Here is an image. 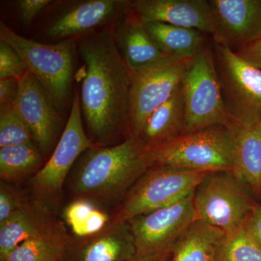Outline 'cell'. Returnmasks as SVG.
Wrapping results in <instances>:
<instances>
[{
    "mask_svg": "<svg viewBox=\"0 0 261 261\" xmlns=\"http://www.w3.org/2000/svg\"><path fill=\"white\" fill-rule=\"evenodd\" d=\"M113 25L76 39L84 61L81 111L89 138L101 147L130 137L132 73L117 47Z\"/></svg>",
    "mask_w": 261,
    "mask_h": 261,
    "instance_id": "1",
    "label": "cell"
},
{
    "mask_svg": "<svg viewBox=\"0 0 261 261\" xmlns=\"http://www.w3.org/2000/svg\"><path fill=\"white\" fill-rule=\"evenodd\" d=\"M74 166L70 187L75 198L89 199L103 207L123 200L150 168L132 137L118 145L87 149Z\"/></svg>",
    "mask_w": 261,
    "mask_h": 261,
    "instance_id": "2",
    "label": "cell"
},
{
    "mask_svg": "<svg viewBox=\"0 0 261 261\" xmlns=\"http://www.w3.org/2000/svg\"><path fill=\"white\" fill-rule=\"evenodd\" d=\"M233 127L214 125L185 134L166 145L143 152L144 159L149 167L163 166L203 173L235 172Z\"/></svg>",
    "mask_w": 261,
    "mask_h": 261,
    "instance_id": "3",
    "label": "cell"
},
{
    "mask_svg": "<svg viewBox=\"0 0 261 261\" xmlns=\"http://www.w3.org/2000/svg\"><path fill=\"white\" fill-rule=\"evenodd\" d=\"M0 39L18 51L58 111L63 112L71 97L76 39L44 44L19 35L3 21L0 22Z\"/></svg>",
    "mask_w": 261,
    "mask_h": 261,
    "instance_id": "4",
    "label": "cell"
},
{
    "mask_svg": "<svg viewBox=\"0 0 261 261\" xmlns=\"http://www.w3.org/2000/svg\"><path fill=\"white\" fill-rule=\"evenodd\" d=\"M181 85L186 113L184 135L214 125H234L225 108L213 48L206 44L189 61Z\"/></svg>",
    "mask_w": 261,
    "mask_h": 261,
    "instance_id": "5",
    "label": "cell"
},
{
    "mask_svg": "<svg viewBox=\"0 0 261 261\" xmlns=\"http://www.w3.org/2000/svg\"><path fill=\"white\" fill-rule=\"evenodd\" d=\"M244 183L232 171L207 173L194 192L197 220L225 234L246 224L255 207Z\"/></svg>",
    "mask_w": 261,
    "mask_h": 261,
    "instance_id": "6",
    "label": "cell"
},
{
    "mask_svg": "<svg viewBox=\"0 0 261 261\" xmlns=\"http://www.w3.org/2000/svg\"><path fill=\"white\" fill-rule=\"evenodd\" d=\"M215 63L228 116L235 125L261 122V70L226 46L214 42Z\"/></svg>",
    "mask_w": 261,
    "mask_h": 261,
    "instance_id": "7",
    "label": "cell"
},
{
    "mask_svg": "<svg viewBox=\"0 0 261 261\" xmlns=\"http://www.w3.org/2000/svg\"><path fill=\"white\" fill-rule=\"evenodd\" d=\"M207 173L163 166L150 167L125 196L111 221H128L172 205L195 192Z\"/></svg>",
    "mask_w": 261,
    "mask_h": 261,
    "instance_id": "8",
    "label": "cell"
},
{
    "mask_svg": "<svg viewBox=\"0 0 261 261\" xmlns=\"http://www.w3.org/2000/svg\"><path fill=\"white\" fill-rule=\"evenodd\" d=\"M92 143L84 130L80 94L75 91L61 138L42 169L30 180L36 200L55 211L59 207L65 179L76 161Z\"/></svg>",
    "mask_w": 261,
    "mask_h": 261,
    "instance_id": "9",
    "label": "cell"
},
{
    "mask_svg": "<svg viewBox=\"0 0 261 261\" xmlns=\"http://www.w3.org/2000/svg\"><path fill=\"white\" fill-rule=\"evenodd\" d=\"M190 60L169 58L132 73L130 137L137 138L151 115L172 97Z\"/></svg>",
    "mask_w": 261,
    "mask_h": 261,
    "instance_id": "10",
    "label": "cell"
},
{
    "mask_svg": "<svg viewBox=\"0 0 261 261\" xmlns=\"http://www.w3.org/2000/svg\"><path fill=\"white\" fill-rule=\"evenodd\" d=\"M195 221L194 192L172 205L129 220L127 222L133 235L136 255L169 251Z\"/></svg>",
    "mask_w": 261,
    "mask_h": 261,
    "instance_id": "11",
    "label": "cell"
},
{
    "mask_svg": "<svg viewBox=\"0 0 261 261\" xmlns=\"http://www.w3.org/2000/svg\"><path fill=\"white\" fill-rule=\"evenodd\" d=\"M14 108L32 132L34 143L48 160L64 130L63 120L46 89L29 69L19 80Z\"/></svg>",
    "mask_w": 261,
    "mask_h": 261,
    "instance_id": "12",
    "label": "cell"
},
{
    "mask_svg": "<svg viewBox=\"0 0 261 261\" xmlns=\"http://www.w3.org/2000/svg\"><path fill=\"white\" fill-rule=\"evenodd\" d=\"M128 4L123 0L72 2L49 23L46 35L59 42L78 39L116 23L128 11Z\"/></svg>",
    "mask_w": 261,
    "mask_h": 261,
    "instance_id": "13",
    "label": "cell"
},
{
    "mask_svg": "<svg viewBox=\"0 0 261 261\" xmlns=\"http://www.w3.org/2000/svg\"><path fill=\"white\" fill-rule=\"evenodd\" d=\"M214 42L234 51L261 37V0H209Z\"/></svg>",
    "mask_w": 261,
    "mask_h": 261,
    "instance_id": "14",
    "label": "cell"
},
{
    "mask_svg": "<svg viewBox=\"0 0 261 261\" xmlns=\"http://www.w3.org/2000/svg\"><path fill=\"white\" fill-rule=\"evenodd\" d=\"M128 11L143 23L161 22L214 34L209 0H135L129 1Z\"/></svg>",
    "mask_w": 261,
    "mask_h": 261,
    "instance_id": "15",
    "label": "cell"
},
{
    "mask_svg": "<svg viewBox=\"0 0 261 261\" xmlns=\"http://www.w3.org/2000/svg\"><path fill=\"white\" fill-rule=\"evenodd\" d=\"M136 255L129 224L111 222L95 234L70 235L63 261H128Z\"/></svg>",
    "mask_w": 261,
    "mask_h": 261,
    "instance_id": "16",
    "label": "cell"
},
{
    "mask_svg": "<svg viewBox=\"0 0 261 261\" xmlns=\"http://www.w3.org/2000/svg\"><path fill=\"white\" fill-rule=\"evenodd\" d=\"M113 31L118 50L132 74L171 58L160 50L144 23L128 9L113 24Z\"/></svg>",
    "mask_w": 261,
    "mask_h": 261,
    "instance_id": "17",
    "label": "cell"
},
{
    "mask_svg": "<svg viewBox=\"0 0 261 261\" xmlns=\"http://www.w3.org/2000/svg\"><path fill=\"white\" fill-rule=\"evenodd\" d=\"M185 120V98L181 83L172 97L151 115L135 139L143 152L161 147L184 135Z\"/></svg>",
    "mask_w": 261,
    "mask_h": 261,
    "instance_id": "18",
    "label": "cell"
},
{
    "mask_svg": "<svg viewBox=\"0 0 261 261\" xmlns=\"http://www.w3.org/2000/svg\"><path fill=\"white\" fill-rule=\"evenodd\" d=\"M69 238L64 224L55 216L12 250L5 261H63Z\"/></svg>",
    "mask_w": 261,
    "mask_h": 261,
    "instance_id": "19",
    "label": "cell"
},
{
    "mask_svg": "<svg viewBox=\"0 0 261 261\" xmlns=\"http://www.w3.org/2000/svg\"><path fill=\"white\" fill-rule=\"evenodd\" d=\"M56 216L54 211L34 199L0 224V261H5L12 250L28 240Z\"/></svg>",
    "mask_w": 261,
    "mask_h": 261,
    "instance_id": "20",
    "label": "cell"
},
{
    "mask_svg": "<svg viewBox=\"0 0 261 261\" xmlns=\"http://www.w3.org/2000/svg\"><path fill=\"white\" fill-rule=\"evenodd\" d=\"M144 25L160 50L176 59H192L207 44L205 34L195 29L161 22H147Z\"/></svg>",
    "mask_w": 261,
    "mask_h": 261,
    "instance_id": "21",
    "label": "cell"
},
{
    "mask_svg": "<svg viewBox=\"0 0 261 261\" xmlns=\"http://www.w3.org/2000/svg\"><path fill=\"white\" fill-rule=\"evenodd\" d=\"M224 236L219 228L197 220L173 245L168 261H216V250Z\"/></svg>",
    "mask_w": 261,
    "mask_h": 261,
    "instance_id": "22",
    "label": "cell"
},
{
    "mask_svg": "<svg viewBox=\"0 0 261 261\" xmlns=\"http://www.w3.org/2000/svg\"><path fill=\"white\" fill-rule=\"evenodd\" d=\"M235 172L256 193L261 192V122L249 126L233 125Z\"/></svg>",
    "mask_w": 261,
    "mask_h": 261,
    "instance_id": "23",
    "label": "cell"
},
{
    "mask_svg": "<svg viewBox=\"0 0 261 261\" xmlns=\"http://www.w3.org/2000/svg\"><path fill=\"white\" fill-rule=\"evenodd\" d=\"M47 161L34 142L1 147V181L20 185L29 178L32 179Z\"/></svg>",
    "mask_w": 261,
    "mask_h": 261,
    "instance_id": "24",
    "label": "cell"
},
{
    "mask_svg": "<svg viewBox=\"0 0 261 261\" xmlns=\"http://www.w3.org/2000/svg\"><path fill=\"white\" fill-rule=\"evenodd\" d=\"M63 218L73 236L85 238L104 229L112 217L94 201L75 197L63 211Z\"/></svg>",
    "mask_w": 261,
    "mask_h": 261,
    "instance_id": "25",
    "label": "cell"
},
{
    "mask_svg": "<svg viewBox=\"0 0 261 261\" xmlns=\"http://www.w3.org/2000/svg\"><path fill=\"white\" fill-rule=\"evenodd\" d=\"M216 261H261V247L246 224L225 234L216 250Z\"/></svg>",
    "mask_w": 261,
    "mask_h": 261,
    "instance_id": "26",
    "label": "cell"
},
{
    "mask_svg": "<svg viewBox=\"0 0 261 261\" xmlns=\"http://www.w3.org/2000/svg\"><path fill=\"white\" fill-rule=\"evenodd\" d=\"M32 142V132L14 106L0 110V148Z\"/></svg>",
    "mask_w": 261,
    "mask_h": 261,
    "instance_id": "27",
    "label": "cell"
},
{
    "mask_svg": "<svg viewBox=\"0 0 261 261\" xmlns=\"http://www.w3.org/2000/svg\"><path fill=\"white\" fill-rule=\"evenodd\" d=\"M28 67L18 51L10 44L0 39V79L20 80Z\"/></svg>",
    "mask_w": 261,
    "mask_h": 261,
    "instance_id": "28",
    "label": "cell"
},
{
    "mask_svg": "<svg viewBox=\"0 0 261 261\" xmlns=\"http://www.w3.org/2000/svg\"><path fill=\"white\" fill-rule=\"evenodd\" d=\"M13 185L1 181L0 185V224L4 223L14 213L28 202Z\"/></svg>",
    "mask_w": 261,
    "mask_h": 261,
    "instance_id": "29",
    "label": "cell"
},
{
    "mask_svg": "<svg viewBox=\"0 0 261 261\" xmlns=\"http://www.w3.org/2000/svg\"><path fill=\"white\" fill-rule=\"evenodd\" d=\"M51 3L49 0H19L15 5L22 21L29 24Z\"/></svg>",
    "mask_w": 261,
    "mask_h": 261,
    "instance_id": "30",
    "label": "cell"
},
{
    "mask_svg": "<svg viewBox=\"0 0 261 261\" xmlns=\"http://www.w3.org/2000/svg\"><path fill=\"white\" fill-rule=\"evenodd\" d=\"M19 80L0 79V110L13 107L19 91Z\"/></svg>",
    "mask_w": 261,
    "mask_h": 261,
    "instance_id": "31",
    "label": "cell"
},
{
    "mask_svg": "<svg viewBox=\"0 0 261 261\" xmlns=\"http://www.w3.org/2000/svg\"><path fill=\"white\" fill-rule=\"evenodd\" d=\"M234 51L250 64L261 70V37Z\"/></svg>",
    "mask_w": 261,
    "mask_h": 261,
    "instance_id": "32",
    "label": "cell"
},
{
    "mask_svg": "<svg viewBox=\"0 0 261 261\" xmlns=\"http://www.w3.org/2000/svg\"><path fill=\"white\" fill-rule=\"evenodd\" d=\"M246 224L250 234L261 247V206L254 208Z\"/></svg>",
    "mask_w": 261,
    "mask_h": 261,
    "instance_id": "33",
    "label": "cell"
},
{
    "mask_svg": "<svg viewBox=\"0 0 261 261\" xmlns=\"http://www.w3.org/2000/svg\"><path fill=\"white\" fill-rule=\"evenodd\" d=\"M168 251L162 253L148 254V255H135L128 261H161L168 255Z\"/></svg>",
    "mask_w": 261,
    "mask_h": 261,
    "instance_id": "34",
    "label": "cell"
},
{
    "mask_svg": "<svg viewBox=\"0 0 261 261\" xmlns=\"http://www.w3.org/2000/svg\"><path fill=\"white\" fill-rule=\"evenodd\" d=\"M170 252H171V250H170V252H168V255H166V256L164 258H163L161 261H168V260H169Z\"/></svg>",
    "mask_w": 261,
    "mask_h": 261,
    "instance_id": "35",
    "label": "cell"
}]
</instances>
